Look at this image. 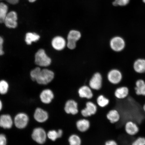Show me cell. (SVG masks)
<instances>
[{"mask_svg": "<svg viewBox=\"0 0 145 145\" xmlns=\"http://www.w3.org/2000/svg\"><path fill=\"white\" fill-rule=\"evenodd\" d=\"M97 104L101 108H104L109 104V99L103 95H100L98 97L97 99Z\"/></svg>", "mask_w": 145, "mask_h": 145, "instance_id": "d4e9b609", "label": "cell"}, {"mask_svg": "<svg viewBox=\"0 0 145 145\" xmlns=\"http://www.w3.org/2000/svg\"><path fill=\"white\" fill-rule=\"evenodd\" d=\"M10 4L15 5L19 2V0H5Z\"/></svg>", "mask_w": 145, "mask_h": 145, "instance_id": "e575fe53", "label": "cell"}, {"mask_svg": "<svg viewBox=\"0 0 145 145\" xmlns=\"http://www.w3.org/2000/svg\"><path fill=\"white\" fill-rule=\"evenodd\" d=\"M108 80L112 84H119L123 79L122 72L117 69H113L108 72L107 75Z\"/></svg>", "mask_w": 145, "mask_h": 145, "instance_id": "8992f818", "label": "cell"}, {"mask_svg": "<svg viewBox=\"0 0 145 145\" xmlns=\"http://www.w3.org/2000/svg\"><path fill=\"white\" fill-rule=\"evenodd\" d=\"M143 110L145 113V104L142 107Z\"/></svg>", "mask_w": 145, "mask_h": 145, "instance_id": "f35d334b", "label": "cell"}, {"mask_svg": "<svg viewBox=\"0 0 145 145\" xmlns=\"http://www.w3.org/2000/svg\"><path fill=\"white\" fill-rule=\"evenodd\" d=\"M110 44V48L116 52H122L126 46V42L124 39L121 36H118L112 38Z\"/></svg>", "mask_w": 145, "mask_h": 145, "instance_id": "3957f363", "label": "cell"}, {"mask_svg": "<svg viewBox=\"0 0 145 145\" xmlns=\"http://www.w3.org/2000/svg\"><path fill=\"white\" fill-rule=\"evenodd\" d=\"M18 16L15 12H9L5 18L4 23L5 26L9 28H15L17 27Z\"/></svg>", "mask_w": 145, "mask_h": 145, "instance_id": "52a82bcc", "label": "cell"}, {"mask_svg": "<svg viewBox=\"0 0 145 145\" xmlns=\"http://www.w3.org/2000/svg\"><path fill=\"white\" fill-rule=\"evenodd\" d=\"M4 40L2 37L0 36V56H2L4 54L3 50V43Z\"/></svg>", "mask_w": 145, "mask_h": 145, "instance_id": "d6a6232c", "label": "cell"}, {"mask_svg": "<svg viewBox=\"0 0 145 145\" xmlns=\"http://www.w3.org/2000/svg\"><path fill=\"white\" fill-rule=\"evenodd\" d=\"M29 118L26 114L23 113L18 114L14 117V122L16 127L23 129L28 125Z\"/></svg>", "mask_w": 145, "mask_h": 145, "instance_id": "5b68a950", "label": "cell"}, {"mask_svg": "<svg viewBox=\"0 0 145 145\" xmlns=\"http://www.w3.org/2000/svg\"><path fill=\"white\" fill-rule=\"evenodd\" d=\"M32 137L33 140L38 144H43L46 141L47 134L43 129L36 128L33 131Z\"/></svg>", "mask_w": 145, "mask_h": 145, "instance_id": "277c9868", "label": "cell"}, {"mask_svg": "<svg viewBox=\"0 0 145 145\" xmlns=\"http://www.w3.org/2000/svg\"><path fill=\"white\" fill-rule=\"evenodd\" d=\"M34 119L39 123H43L47 120L48 115L47 112L40 108H37L34 113Z\"/></svg>", "mask_w": 145, "mask_h": 145, "instance_id": "8fae6325", "label": "cell"}, {"mask_svg": "<svg viewBox=\"0 0 145 145\" xmlns=\"http://www.w3.org/2000/svg\"><path fill=\"white\" fill-rule=\"evenodd\" d=\"M47 137L53 141H55L59 138L57 131H56L55 130H50L47 134Z\"/></svg>", "mask_w": 145, "mask_h": 145, "instance_id": "83f0119b", "label": "cell"}, {"mask_svg": "<svg viewBox=\"0 0 145 145\" xmlns=\"http://www.w3.org/2000/svg\"><path fill=\"white\" fill-rule=\"evenodd\" d=\"M52 44L54 49L61 50L66 46V42L63 37L61 36H57L52 39Z\"/></svg>", "mask_w": 145, "mask_h": 145, "instance_id": "2e32d148", "label": "cell"}, {"mask_svg": "<svg viewBox=\"0 0 145 145\" xmlns=\"http://www.w3.org/2000/svg\"><path fill=\"white\" fill-rule=\"evenodd\" d=\"M69 142L70 145H81V139L78 136L73 135L69 138Z\"/></svg>", "mask_w": 145, "mask_h": 145, "instance_id": "484cf974", "label": "cell"}, {"mask_svg": "<svg viewBox=\"0 0 145 145\" xmlns=\"http://www.w3.org/2000/svg\"><path fill=\"white\" fill-rule=\"evenodd\" d=\"M107 119L112 124L119 122L121 119V115L118 110L116 109L110 110L106 115Z\"/></svg>", "mask_w": 145, "mask_h": 145, "instance_id": "e0dca14e", "label": "cell"}, {"mask_svg": "<svg viewBox=\"0 0 145 145\" xmlns=\"http://www.w3.org/2000/svg\"><path fill=\"white\" fill-rule=\"evenodd\" d=\"M129 93V90L127 87L123 86L117 88L114 92L116 98L118 99H123L127 97Z\"/></svg>", "mask_w": 145, "mask_h": 145, "instance_id": "9a60e30c", "label": "cell"}, {"mask_svg": "<svg viewBox=\"0 0 145 145\" xmlns=\"http://www.w3.org/2000/svg\"><path fill=\"white\" fill-rule=\"evenodd\" d=\"M90 123L89 121L86 119H81L77 121L76 126L78 129L82 132L88 130L89 128Z\"/></svg>", "mask_w": 145, "mask_h": 145, "instance_id": "7402d4cb", "label": "cell"}, {"mask_svg": "<svg viewBox=\"0 0 145 145\" xmlns=\"http://www.w3.org/2000/svg\"><path fill=\"white\" fill-rule=\"evenodd\" d=\"M53 92L49 89H45L42 91L40 94V97L41 101L45 104H49L52 102L54 98Z\"/></svg>", "mask_w": 145, "mask_h": 145, "instance_id": "5bb4252c", "label": "cell"}, {"mask_svg": "<svg viewBox=\"0 0 145 145\" xmlns=\"http://www.w3.org/2000/svg\"><path fill=\"white\" fill-rule=\"evenodd\" d=\"M3 108V104L2 103V101L0 100V111H1V110H2V109Z\"/></svg>", "mask_w": 145, "mask_h": 145, "instance_id": "8d00e7d4", "label": "cell"}, {"mask_svg": "<svg viewBox=\"0 0 145 145\" xmlns=\"http://www.w3.org/2000/svg\"><path fill=\"white\" fill-rule=\"evenodd\" d=\"M65 110L67 113L75 115L78 112L77 103L72 100L68 101L65 104Z\"/></svg>", "mask_w": 145, "mask_h": 145, "instance_id": "7c38bea8", "label": "cell"}, {"mask_svg": "<svg viewBox=\"0 0 145 145\" xmlns=\"http://www.w3.org/2000/svg\"><path fill=\"white\" fill-rule=\"evenodd\" d=\"M135 90L137 95L145 96V81L143 79L138 80L135 83Z\"/></svg>", "mask_w": 145, "mask_h": 145, "instance_id": "d6986e66", "label": "cell"}, {"mask_svg": "<svg viewBox=\"0 0 145 145\" xmlns=\"http://www.w3.org/2000/svg\"><path fill=\"white\" fill-rule=\"evenodd\" d=\"M57 132L58 133L59 137L60 138L62 137L63 134V131L61 129H59L58 130Z\"/></svg>", "mask_w": 145, "mask_h": 145, "instance_id": "d590c367", "label": "cell"}, {"mask_svg": "<svg viewBox=\"0 0 145 145\" xmlns=\"http://www.w3.org/2000/svg\"><path fill=\"white\" fill-rule=\"evenodd\" d=\"M131 145H145V138L139 137L132 142Z\"/></svg>", "mask_w": 145, "mask_h": 145, "instance_id": "4dcf8cb0", "label": "cell"}, {"mask_svg": "<svg viewBox=\"0 0 145 145\" xmlns=\"http://www.w3.org/2000/svg\"><path fill=\"white\" fill-rule=\"evenodd\" d=\"M81 37V34L79 31L75 30L71 31L68 36V42L76 44Z\"/></svg>", "mask_w": 145, "mask_h": 145, "instance_id": "44dd1931", "label": "cell"}, {"mask_svg": "<svg viewBox=\"0 0 145 145\" xmlns=\"http://www.w3.org/2000/svg\"><path fill=\"white\" fill-rule=\"evenodd\" d=\"M40 36L35 33L28 32L25 36V41L27 44L30 45L33 42H35L39 40Z\"/></svg>", "mask_w": 145, "mask_h": 145, "instance_id": "603a6c76", "label": "cell"}, {"mask_svg": "<svg viewBox=\"0 0 145 145\" xmlns=\"http://www.w3.org/2000/svg\"><path fill=\"white\" fill-rule=\"evenodd\" d=\"M54 77V72L47 69L41 70L36 80L38 83L41 85H46L51 82Z\"/></svg>", "mask_w": 145, "mask_h": 145, "instance_id": "6da1fadb", "label": "cell"}, {"mask_svg": "<svg viewBox=\"0 0 145 145\" xmlns=\"http://www.w3.org/2000/svg\"><path fill=\"white\" fill-rule=\"evenodd\" d=\"M105 145H118L116 141L113 140H110L106 141Z\"/></svg>", "mask_w": 145, "mask_h": 145, "instance_id": "836d02e7", "label": "cell"}, {"mask_svg": "<svg viewBox=\"0 0 145 145\" xmlns=\"http://www.w3.org/2000/svg\"><path fill=\"white\" fill-rule=\"evenodd\" d=\"M91 88L95 90L100 89L102 86V77L101 74L97 72L94 74L89 82Z\"/></svg>", "mask_w": 145, "mask_h": 145, "instance_id": "9c48e42d", "label": "cell"}, {"mask_svg": "<svg viewBox=\"0 0 145 145\" xmlns=\"http://www.w3.org/2000/svg\"><path fill=\"white\" fill-rule=\"evenodd\" d=\"M125 130L126 133L130 136H134L138 133L139 128L138 125L132 121H129L125 125Z\"/></svg>", "mask_w": 145, "mask_h": 145, "instance_id": "ba28073f", "label": "cell"}, {"mask_svg": "<svg viewBox=\"0 0 145 145\" xmlns=\"http://www.w3.org/2000/svg\"><path fill=\"white\" fill-rule=\"evenodd\" d=\"M133 68L137 73L143 74L145 72V59H137L134 62Z\"/></svg>", "mask_w": 145, "mask_h": 145, "instance_id": "ac0fdd59", "label": "cell"}, {"mask_svg": "<svg viewBox=\"0 0 145 145\" xmlns=\"http://www.w3.org/2000/svg\"><path fill=\"white\" fill-rule=\"evenodd\" d=\"M8 7L3 3H0V23H4L5 20L8 13Z\"/></svg>", "mask_w": 145, "mask_h": 145, "instance_id": "cb8c5ba5", "label": "cell"}, {"mask_svg": "<svg viewBox=\"0 0 145 145\" xmlns=\"http://www.w3.org/2000/svg\"><path fill=\"white\" fill-rule=\"evenodd\" d=\"M9 88V85L7 82L5 80L0 81V94L5 95L6 94Z\"/></svg>", "mask_w": 145, "mask_h": 145, "instance_id": "4316f807", "label": "cell"}, {"mask_svg": "<svg viewBox=\"0 0 145 145\" xmlns=\"http://www.w3.org/2000/svg\"><path fill=\"white\" fill-rule=\"evenodd\" d=\"M41 70V69L38 67L31 71L30 72V75L31 78L33 81H36V80Z\"/></svg>", "mask_w": 145, "mask_h": 145, "instance_id": "f546056e", "label": "cell"}, {"mask_svg": "<svg viewBox=\"0 0 145 145\" xmlns=\"http://www.w3.org/2000/svg\"><path fill=\"white\" fill-rule=\"evenodd\" d=\"M28 1L30 3H34L37 1V0H28Z\"/></svg>", "mask_w": 145, "mask_h": 145, "instance_id": "74e56055", "label": "cell"}, {"mask_svg": "<svg viewBox=\"0 0 145 145\" xmlns=\"http://www.w3.org/2000/svg\"><path fill=\"white\" fill-rule=\"evenodd\" d=\"M79 95L81 97L90 99L93 97V93L89 88L86 86H83L78 90Z\"/></svg>", "mask_w": 145, "mask_h": 145, "instance_id": "ffe728a7", "label": "cell"}, {"mask_svg": "<svg viewBox=\"0 0 145 145\" xmlns=\"http://www.w3.org/2000/svg\"><path fill=\"white\" fill-rule=\"evenodd\" d=\"M130 0H115L113 3L114 6H125L128 5L130 2Z\"/></svg>", "mask_w": 145, "mask_h": 145, "instance_id": "f1b7e54d", "label": "cell"}, {"mask_svg": "<svg viewBox=\"0 0 145 145\" xmlns=\"http://www.w3.org/2000/svg\"><path fill=\"white\" fill-rule=\"evenodd\" d=\"M13 121L10 115L5 114L0 117V127L4 129H9L12 128Z\"/></svg>", "mask_w": 145, "mask_h": 145, "instance_id": "4fadbf2b", "label": "cell"}, {"mask_svg": "<svg viewBox=\"0 0 145 145\" xmlns=\"http://www.w3.org/2000/svg\"><path fill=\"white\" fill-rule=\"evenodd\" d=\"M142 1L145 4V0H142Z\"/></svg>", "mask_w": 145, "mask_h": 145, "instance_id": "ab89813d", "label": "cell"}, {"mask_svg": "<svg viewBox=\"0 0 145 145\" xmlns=\"http://www.w3.org/2000/svg\"><path fill=\"white\" fill-rule=\"evenodd\" d=\"M97 106L93 103L88 102L86 103V107L82 110V115L83 116L88 117L95 114L97 112Z\"/></svg>", "mask_w": 145, "mask_h": 145, "instance_id": "30bf717a", "label": "cell"}, {"mask_svg": "<svg viewBox=\"0 0 145 145\" xmlns=\"http://www.w3.org/2000/svg\"><path fill=\"white\" fill-rule=\"evenodd\" d=\"M35 63L40 67H47L51 63V59L47 55L44 50L40 49L35 54Z\"/></svg>", "mask_w": 145, "mask_h": 145, "instance_id": "7a4b0ae2", "label": "cell"}, {"mask_svg": "<svg viewBox=\"0 0 145 145\" xmlns=\"http://www.w3.org/2000/svg\"><path fill=\"white\" fill-rule=\"evenodd\" d=\"M7 139L4 134H0V145H7Z\"/></svg>", "mask_w": 145, "mask_h": 145, "instance_id": "1f68e13d", "label": "cell"}]
</instances>
